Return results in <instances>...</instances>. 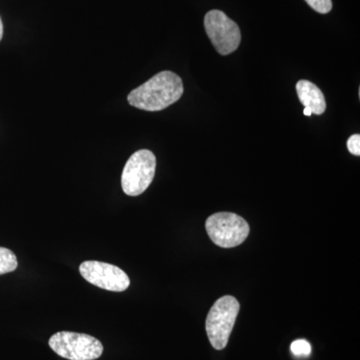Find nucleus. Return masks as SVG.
Instances as JSON below:
<instances>
[{
	"label": "nucleus",
	"instance_id": "39448f33",
	"mask_svg": "<svg viewBox=\"0 0 360 360\" xmlns=\"http://www.w3.org/2000/svg\"><path fill=\"white\" fill-rule=\"evenodd\" d=\"M156 158L148 149H141L130 156L123 168L122 186L125 194L139 196L143 193L155 179Z\"/></svg>",
	"mask_w": 360,
	"mask_h": 360
},
{
	"label": "nucleus",
	"instance_id": "ddd939ff",
	"mask_svg": "<svg viewBox=\"0 0 360 360\" xmlns=\"http://www.w3.org/2000/svg\"><path fill=\"white\" fill-rule=\"evenodd\" d=\"M2 37H4V23H2L1 18H0V41H1Z\"/></svg>",
	"mask_w": 360,
	"mask_h": 360
},
{
	"label": "nucleus",
	"instance_id": "9b49d317",
	"mask_svg": "<svg viewBox=\"0 0 360 360\" xmlns=\"http://www.w3.org/2000/svg\"><path fill=\"white\" fill-rule=\"evenodd\" d=\"M305 1L319 13L326 14L333 9L331 0H305Z\"/></svg>",
	"mask_w": 360,
	"mask_h": 360
},
{
	"label": "nucleus",
	"instance_id": "20e7f679",
	"mask_svg": "<svg viewBox=\"0 0 360 360\" xmlns=\"http://www.w3.org/2000/svg\"><path fill=\"white\" fill-rule=\"evenodd\" d=\"M206 231L212 243L224 248H236L245 243L250 225L243 217L231 212H219L206 220Z\"/></svg>",
	"mask_w": 360,
	"mask_h": 360
},
{
	"label": "nucleus",
	"instance_id": "f03ea898",
	"mask_svg": "<svg viewBox=\"0 0 360 360\" xmlns=\"http://www.w3.org/2000/svg\"><path fill=\"white\" fill-rule=\"evenodd\" d=\"M239 302L231 295L219 298L213 304L206 319V333L210 345L217 350H222L229 343L234 323L238 317Z\"/></svg>",
	"mask_w": 360,
	"mask_h": 360
},
{
	"label": "nucleus",
	"instance_id": "9d476101",
	"mask_svg": "<svg viewBox=\"0 0 360 360\" xmlns=\"http://www.w3.org/2000/svg\"><path fill=\"white\" fill-rule=\"evenodd\" d=\"M291 352L298 357L309 356L311 352V347H310L309 341L304 340H297L291 343Z\"/></svg>",
	"mask_w": 360,
	"mask_h": 360
},
{
	"label": "nucleus",
	"instance_id": "f8f14e48",
	"mask_svg": "<svg viewBox=\"0 0 360 360\" xmlns=\"http://www.w3.org/2000/svg\"><path fill=\"white\" fill-rule=\"evenodd\" d=\"M347 148L352 155H360V135L354 134L348 139Z\"/></svg>",
	"mask_w": 360,
	"mask_h": 360
},
{
	"label": "nucleus",
	"instance_id": "1a4fd4ad",
	"mask_svg": "<svg viewBox=\"0 0 360 360\" xmlns=\"http://www.w3.org/2000/svg\"><path fill=\"white\" fill-rule=\"evenodd\" d=\"M18 258L13 251L6 248H0V276L9 274L18 269Z\"/></svg>",
	"mask_w": 360,
	"mask_h": 360
},
{
	"label": "nucleus",
	"instance_id": "7ed1b4c3",
	"mask_svg": "<svg viewBox=\"0 0 360 360\" xmlns=\"http://www.w3.org/2000/svg\"><path fill=\"white\" fill-rule=\"evenodd\" d=\"M49 347L68 360H96L103 355V345L94 336L60 331L49 338Z\"/></svg>",
	"mask_w": 360,
	"mask_h": 360
},
{
	"label": "nucleus",
	"instance_id": "f257e3e1",
	"mask_svg": "<svg viewBox=\"0 0 360 360\" xmlns=\"http://www.w3.org/2000/svg\"><path fill=\"white\" fill-rule=\"evenodd\" d=\"M184 94L181 78L172 71H161L127 96L131 106L146 111H160L176 103Z\"/></svg>",
	"mask_w": 360,
	"mask_h": 360
},
{
	"label": "nucleus",
	"instance_id": "423d86ee",
	"mask_svg": "<svg viewBox=\"0 0 360 360\" xmlns=\"http://www.w3.org/2000/svg\"><path fill=\"white\" fill-rule=\"evenodd\" d=\"M206 34L217 52L229 56L238 49L241 33L238 25L220 11H212L205 18Z\"/></svg>",
	"mask_w": 360,
	"mask_h": 360
},
{
	"label": "nucleus",
	"instance_id": "6e6552de",
	"mask_svg": "<svg viewBox=\"0 0 360 360\" xmlns=\"http://www.w3.org/2000/svg\"><path fill=\"white\" fill-rule=\"evenodd\" d=\"M298 98L304 108H309L311 113L321 115L326 110V98L319 87L309 80H300L296 84Z\"/></svg>",
	"mask_w": 360,
	"mask_h": 360
},
{
	"label": "nucleus",
	"instance_id": "0eeeda50",
	"mask_svg": "<svg viewBox=\"0 0 360 360\" xmlns=\"http://www.w3.org/2000/svg\"><path fill=\"white\" fill-rule=\"evenodd\" d=\"M79 272L85 281L103 290L122 292L130 285L129 277L122 269L105 262L94 260L82 262Z\"/></svg>",
	"mask_w": 360,
	"mask_h": 360
}]
</instances>
